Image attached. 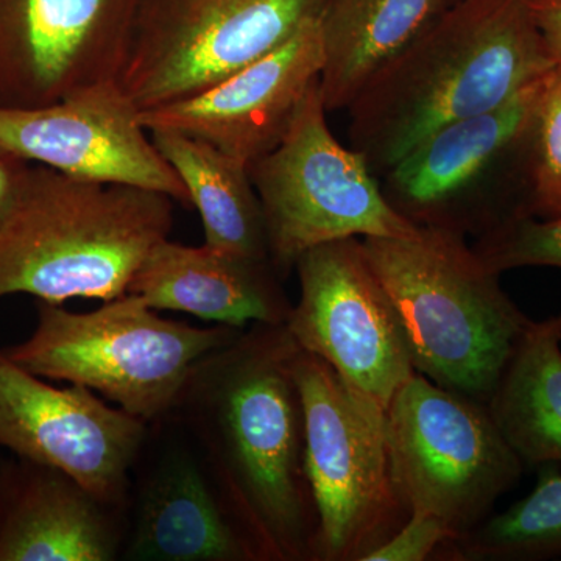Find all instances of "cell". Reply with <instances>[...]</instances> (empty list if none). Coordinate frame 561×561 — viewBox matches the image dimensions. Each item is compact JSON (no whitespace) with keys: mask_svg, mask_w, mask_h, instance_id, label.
I'll return each instance as SVG.
<instances>
[{"mask_svg":"<svg viewBox=\"0 0 561 561\" xmlns=\"http://www.w3.org/2000/svg\"><path fill=\"white\" fill-rule=\"evenodd\" d=\"M286 323H253L192 368L172 415L186 427L260 561H313L317 512Z\"/></svg>","mask_w":561,"mask_h":561,"instance_id":"1","label":"cell"},{"mask_svg":"<svg viewBox=\"0 0 561 561\" xmlns=\"http://www.w3.org/2000/svg\"><path fill=\"white\" fill-rule=\"evenodd\" d=\"M553 66L529 0H457L357 92L350 147L382 176L431 133L504 105Z\"/></svg>","mask_w":561,"mask_h":561,"instance_id":"2","label":"cell"},{"mask_svg":"<svg viewBox=\"0 0 561 561\" xmlns=\"http://www.w3.org/2000/svg\"><path fill=\"white\" fill-rule=\"evenodd\" d=\"M175 201L161 192L73 179L32 162L0 227V298L110 301L128 294L139 265L173 228Z\"/></svg>","mask_w":561,"mask_h":561,"instance_id":"3","label":"cell"},{"mask_svg":"<svg viewBox=\"0 0 561 561\" xmlns=\"http://www.w3.org/2000/svg\"><path fill=\"white\" fill-rule=\"evenodd\" d=\"M401 321L413 368L489 404L529 317L465 236L420 228L409 238H360Z\"/></svg>","mask_w":561,"mask_h":561,"instance_id":"4","label":"cell"},{"mask_svg":"<svg viewBox=\"0 0 561 561\" xmlns=\"http://www.w3.org/2000/svg\"><path fill=\"white\" fill-rule=\"evenodd\" d=\"M242 330L165 320L125 294L87 313L39 301L31 337L3 351L39 378L88 387L151 424L172 412L195 364Z\"/></svg>","mask_w":561,"mask_h":561,"instance_id":"5","label":"cell"},{"mask_svg":"<svg viewBox=\"0 0 561 561\" xmlns=\"http://www.w3.org/2000/svg\"><path fill=\"white\" fill-rule=\"evenodd\" d=\"M294 371L319 523L313 561H364L411 516L391 470L386 411L301 348Z\"/></svg>","mask_w":561,"mask_h":561,"instance_id":"6","label":"cell"},{"mask_svg":"<svg viewBox=\"0 0 561 561\" xmlns=\"http://www.w3.org/2000/svg\"><path fill=\"white\" fill-rule=\"evenodd\" d=\"M279 278L301 254L348 238H409L416 225L391 208L362 154L332 135L320 80L312 84L289 131L249 165Z\"/></svg>","mask_w":561,"mask_h":561,"instance_id":"7","label":"cell"},{"mask_svg":"<svg viewBox=\"0 0 561 561\" xmlns=\"http://www.w3.org/2000/svg\"><path fill=\"white\" fill-rule=\"evenodd\" d=\"M541 80L497 108L426 136L383 173L391 208L419 228L482 238L526 216L531 122Z\"/></svg>","mask_w":561,"mask_h":561,"instance_id":"8","label":"cell"},{"mask_svg":"<svg viewBox=\"0 0 561 561\" xmlns=\"http://www.w3.org/2000/svg\"><path fill=\"white\" fill-rule=\"evenodd\" d=\"M391 470L411 513L467 534L518 483L524 465L489 405L415 373L386 411Z\"/></svg>","mask_w":561,"mask_h":561,"instance_id":"9","label":"cell"},{"mask_svg":"<svg viewBox=\"0 0 561 561\" xmlns=\"http://www.w3.org/2000/svg\"><path fill=\"white\" fill-rule=\"evenodd\" d=\"M328 0H139L122 91L139 111L202 94L271 54Z\"/></svg>","mask_w":561,"mask_h":561,"instance_id":"10","label":"cell"},{"mask_svg":"<svg viewBox=\"0 0 561 561\" xmlns=\"http://www.w3.org/2000/svg\"><path fill=\"white\" fill-rule=\"evenodd\" d=\"M295 268L300 300L286 321L291 337L356 393L387 411L416 371L401 321L360 238L313 247Z\"/></svg>","mask_w":561,"mask_h":561,"instance_id":"11","label":"cell"},{"mask_svg":"<svg viewBox=\"0 0 561 561\" xmlns=\"http://www.w3.org/2000/svg\"><path fill=\"white\" fill-rule=\"evenodd\" d=\"M149 424L88 387L43 381L0 351V448L69 476L128 512L131 474Z\"/></svg>","mask_w":561,"mask_h":561,"instance_id":"12","label":"cell"},{"mask_svg":"<svg viewBox=\"0 0 561 561\" xmlns=\"http://www.w3.org/2000/svg\"><path fill=\"white\" fill-rule=\"evenodd\" d=\"M121 559L260 561L208 460L172 413L149 424L133 468Z\"/></svg>","mask_w":561,"mask_h":561,"instance_id":"13","label":"cell"},{"mask_svg":"<svg viewBox=\"0 0 561 561\" xmlns=\"http://www.w3.org/2000/svg\"><path fill=\"white\" fill-rule=\"evenodd\" d=\"M139 0H0V108L119 80Z\"/></svg>","mask_w":561,"mask_h":561,"instance_id":"14","label":"cell"},{"mask_svg":"<svg viewBox=\"0 0 561 561\" xmlns=\"http://www.w3.org/2000/svg\"><path fill=\"white\" fill-rule=\"evenodd\" d=\"M140 122L119 81L39 108H0V149L73 179L161 192L191 206L190 192Z\"/></svg>","mask_w":561,"mask_h":561,"instance_id":"15","label":"cell"},{"mask_svg":"<svg viewBox=\"0 0 561 561\" xmlns=\"http://www.w3.org/2000/svg\"><path fill=\"white\" fill-rule=\"evenodd\" d=\"M323 65L320 20H316L202 94L140 111V122L149 133H184L250 165L271 153L289 131Z\"/></svg>","mask_w":561,"mask_h":561,"instance_id":"16","label":"cell"},{"mask_svg":"<svg viewBox=\"0 0 561 561\" xmlns=\"http://www.w3.org/2000/svg\"><path fill=\"white\" fill-rule=\"evenodd\" d=\"M127 512L98 500L54 468L0 465V561L121 559Z\"/></svg>","mask_w":561,"mask_h":561,"instance_id":"17","label":"cell"},{"mask_svg":"<svg viewBox=\"0 0 561 561\" xmlns=\"http://www.w3.org/2000/svg\"><path fill=\"white\" fill-rule=\"evenodd\" d=\"M128 294L154 311L186 312L214 324H284L291 302L271 261L187 247L165 239L133 276Z\"/></svg>","mask_w":561,"mask_h":561,"instance_id":"18","label":"cell"},{"mask_svg":"<svg viewBox=\"0 0 561 561\" xmlns=\"http://www.w3.org/2000/svg\"><path fill=\"white\" fill-rule=\"evenodd\" d=\"M443 10V0H328L320 16L328 113L348 108L368 79Z\"/></svg>","mask_w":561,"mask_h":561,"instance_id":"19","label":"cell"},{"mask_svg":"<svg viewBox=\"0 0 561 561\" xmlns=\"http://www.w3.org/2000/svg\"><path fill=\"white\" fill-rule=\"evenodd\" d=\"M486 405L524 467L561 470V312L530 320Z\"/></svg>","mask_w":561,"mask_h":561,"instance_id":"20","label":"cell"},{"mask_svg":"<svg viewBox=\"0 0 561 561\" xmlns=\"http://www.w3.org/2000/svg\"><path fill=\"white\" fill-rule=\"evenodd\" d=\"M150 135L201 213L206 245L247 260L271 261L264 214L249 165L184 133Z\"/></svg>","mask_w":561,"mask_h":561,"instance_id":"21","label":"cell"},{"mask_svg":"<svg viewBox=\"0 0 561 561\" xmlns=\"http://www.w3.org/2000/svg\"><path fill=\"white\" fill-rule=\"evenodd\" d=\"M561 557V470L541 467L529 496L446 545L438 560L537 561Z\"/></svg>","mask_w":561,"mask_h":561,"instance_id":"22","label":"cell"},{"mask_svg":"<svg viewBox=\"0 0 561 561\" xmlns=\"http://www.w3.org/2000/svg\"><path fill=\"white\" fill-rule=\"evenodd\" d=\"M561 214V65L542 77L531 122L526 216Z\"/></svg>","mask_w":561,"mask_h":561,"instance_id":"23","label":"cell"},{"mask_svg":"<svg viewBox=\"0 0 561 561\" xmlns=\"http://www.w3.org/2000/svg\"><path fill=\"white\" fill-rule=\"evenodd\" d=\"M472 249L500 275L529 267L561 271V214L552 219L518 217L476 239Z\"/></svg>","mask_w":561,"mask_h":561,"instance_id":"24","label":"cell"},{"mask_svg":"<svg viewBox=\"0 0 561 561\" xmlns=\"http://www.w3.org/2000/svg\"><path fill=\"white\" fill-rule=\"evenodd\" d=\"M457 534L427 513L413 512L400 530L367 556L364 561H426L437 559L448 542L456 540Z\"/></svg>","mask_w":561,"mask_h":561,"instance_id":"25","label":"cell"},{"mask_svg":"<svg viewBox=\"0 0 561 561\" xmlns=\"http://www.w3.org/2000/svg\"><path fill=\"white\" fill-rule=\"evenodd\" d=\"M32 162L0 149V227L20 201Z\"/></svg>","mask_w":561,"mask_h":561,"instance_id":"26","label":"cell"},{"mask_svg":"<svg viewBox=\"0 0 561 561\" xmlns=\"http://www.w3.org/2000/svg\"><path fill=\"white\" fill-rule=\"evenodd\" d=\"M531 16L553 65H561V0H529Z\"/></svg>","mask_w":561,"mask_h":561,"instance_id":"27","label":"cell"},{"mask_svg":"<svg viewBox=\"0 0 561 561\" xmlns=\"http://www.w3.org/2000/svg\"><path fill=\"white\" fill-rule=\"evenodd\" d=\"M457 0H443V9H446V7L453 5V3H456Z\"/></svg>","mask_w":561,"mask_h":561,"instance_id":"28","label":"cell"}]
</instances>
